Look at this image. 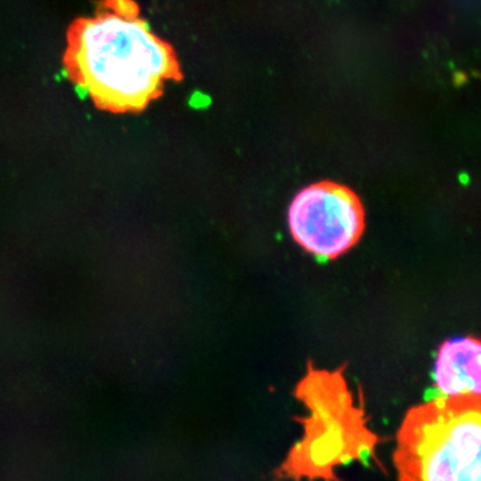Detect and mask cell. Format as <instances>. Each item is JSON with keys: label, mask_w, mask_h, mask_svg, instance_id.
Instances as JSON below:
<instances>
[{"label": "cell", "mask_w": 481, "mask_h": 481, "mask_svg": "<svg viewBox=\"0 0 481 481\" xmlns=\"http://www.w3.org/2000/svg\"><path fill=\"white\" fill-rule=\"evenodd\" d=\"M66 75L98 108L143 111L167 80H181L174 48L151 31L134 0H103L67 30Z\"/></svg>", "instance_id": "6da1fadb"}, {"label": "cell", "mask_w": 481, "mask_h": 481, "mask_svg": "<svg viewBox=\"0 0 481 481\" xmlns=\"http://www.w3.org/2000/svg\"><path fill=\"white\" fill-rule=\"evenodd\" d=\"M345 369V363L334 370L308 363L294 390L308 411L297 418L304 433L274 472L278 481H341L336 473L341 465L373 459L379 465L381 438L369 428L362 390L354 395Z\"/></svg>", "instance_id": "7a4b0ae2"}, {"label": "cell", "mask_w": 481, "mask_h": 481, "mask_svg": "<svg viewBox=\"0 0 481 481\" xmlns=\"http://www.w3.org/2000/svg\"><path fill=\"white\" fill-rule=\"evenodd\" d=\"M480 452V395L433 398L411 408L398 428V481H481Z\"/></svg>", "instance_id": "3957f363"}, {"label": "cell", "mask_w": 481, "mask_h": 481, "mask_svg": "<svg viewBox=\"0 0 481 481\" xmlns=\"http://www.w3.org/2000/svg\"><path fill=\"white\" fill-rule=\"evenodd\" d=\"M288 222L302 249L321 259H334L358 242L365 229V213L350 189L318 182L294 197Z\"/></svg>", "instance_id": "277c9868"}, {"label": "cell", "mask_w": 481, "mask_h": 481, "mask_svg": "<svg viewBox=\"0 0 481 481\" xmlns=\"http://www.w3.org/2000/svg\"><path fill=\"white\" fill-rule=\"evenodd\" d=\"M481 344L459 337L440 346L434 363V385L443 397L481 395Z\"/></svg>", "instance_id": "5b68a950"}]
</instances>
